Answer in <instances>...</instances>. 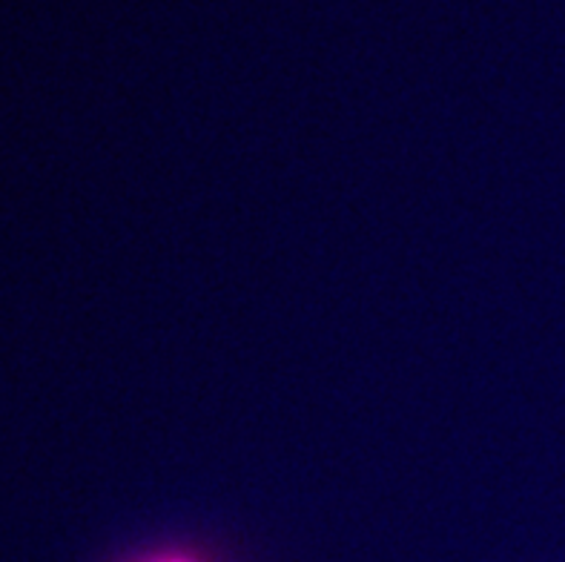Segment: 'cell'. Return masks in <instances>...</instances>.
<instances>
[{
  "mask_svg": "<svg viewBox=\"0 0 565 562\" xmlns=\"http://www.w3.org/2000/svg\"><path fill=\"white\" fill-rule=\"evenodd\" d=\"M167 562H184V560H167Z\"/></svg>",
  "mask_w": 565,
  "mask_h": 562,
  "instance_id": "6da1fadb",
  "label": "cell"
}]
</instances>
